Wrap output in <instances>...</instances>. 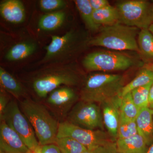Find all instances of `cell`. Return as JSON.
I'll use <instances>...</instances> for the list:
<instances>
[{
  "instance_id": "obj_30",
  "label": "cell",
  "mask_w": 153,
  "mask_h": 153,
  "mask_svg": "<svg viewBox=\"0 0 153 153\" xmlns=\"http://www.w3.org/2000/svg\"><path fill=\"white\" fill-rule=\"evenodd\" d=\"M89 2L93 10H100L111 5L107 0H89Z\"/></svg>"
},
{
  "instance_id": "obj_31",
  "label": "cell",
  "mask_w": 153,
  "mask_h": 153,
  "mask_svg": "<svg viewBox=\"0 0 153 153\" xmlns=\"http://www.w3.org/2000/svg\"><path fill=\"white\" fill-rule=\"evenodd\" d=\"M41 151L42 153H62L55 144L41 146Z\"/></svg>"
},
{
  "instance_id": "obj_28",
  "label": "cell",
  "mask_w": 153,
  "mask_h": 153,
  "mask_svg": "<svg viewBox=\"0 0 153 153\" xmlns=\"http://www.w3.org/2000/svg\"><path fill=\"white\" fill-rule=\"evenodd\" d=\"M40 5L41 10L47 12H52L63 8L66 2L63 0H41Z\"/></svg>"
},
{
  "instance_id": "obj_16",
  "label": "cell",
  "mask_w": 153,
  "mask_h": 153,
  "mask_svg": "<svg viewBox=\"0 0 153 153\" xmlns=\"http://www.w3.org/2000/svg\"><path fill=\"white\" fill-rule=\"evenodd\" d=\"M116 143L120 153H147L149 147L139 134L128 138L117 140Z\"/></svg>"
},
{
  "instance_id": "obj_25",
  "label": "cell",
  "mask_w": 153,
  "mask_h": 153,
  "mask_svg": "<svg viewBox=\"0 0 153 153\" xmlns=\"http://www.w3.org/2000/svg\"><path fill=\"white\" fill-rule=\"evenodd\" d=\"M55 144L62 153H82L87 149L76 140L69 137L57 138Z\"/></svg>"
},
{
  "instance_id": "obj_22",
  "label": "cell",
  "mask_w": 153,
  "mask_h": 153,
  "mask_svg": "<svg viewBox=\"0 0 153 153\" xmlns=\"http://www.w3.org/2000/svg\"><path fill=\"white\" fill-rule=\"evenodd\" d=\"M137 44L141 55L146 60L153 61V35L148 29L140 30Z\"/></svg>"
},
{
  "instance_id": "obj_15",
  "label": "cell",
  "mask_w": 153,
  "mask_h": 153,
  "mask_svg": "<svg viewBox=\"0 0 153 153\" xmlns=\"http://www.w3.org/2000/svg\"><path fill=\"white\" fill-rule=\"evenodd\" d=\"M135 121L138 133L149 147L153 143V111L149 107L140 109Z\"/></svg>"
},
{
  "instance_id": "obj_17",
  "label": "cell",
  "mask_w": 153,
  "mask_h": 153,
  "mask_svg": "<svg viewBox=\"0 0 153 153\" xmlns=\"http://www.w3.org/2000/svg\"><path fill=\"white\" fill-rule=\"evenodd\" d=\"M37 48V45L34 42H21L11 47L6 54L5 58L11 61L23 60L33 55Z\"/></svg>"
},
{
  "instance_id": "obj_1",
  "label": "cell",
  "mask_w": 153,
  "mask_h": 153,
  "mask_svg": "<svg viewBox=\"0 0 153 153\" xmlns=\"http://www.w3.org/2000/svg\"><path fill=\"white\" fill-rule=\"evenodd\" d=\"M82 77L73 63L43 66L33 73L31 83L34 92L40 98L62 85L73 87L81 82Z\"/></svg>"
},
{
  "instance_id": "obj_20",
  "label": "cell",
  "mask_w": 153,
  "mask_h": 153,
  "mask_svg": "<svg viewBox=\"0 0 153 153\" xmlns=\"http://www.w3.org/2000/svg\"><path fill=\"white\" fill-rule=\"evenodd\" d=\"M153 82V71L144 67L133 79L123 88L121 91V96L123 97L136 88L147 85Z\"/></svg>"
},
{
  "instance_id": "obj_36",
  "label": "cell",
  "mask_w": 153,
  "mask_h": 153,
  "mask_svg": "<svg viewBox=\"0 0 153 153\" xmlns=\"http://www.w3.org/2000/svg\"><path fill=\"white\" fill-rule=\"evenodd\" d=\"M31 153H42V151H41V146L38 148L36 151H34V152L31 151Z\"/></svg>"
},
{
  "instance_id": "obj_21",
  "label": "cell",
  "mask_w": 153,
  "mask_h": 153,
  "mask_svg": "<svg viewBox=\"0 0 153 153\" xmlns=\"http://www.w3.org/2000/svg\"><path fill=\"white\" fill-rule=\"evenodd\" d=\"M74 3L88 30L91 32L100 30L101 27L97 25L94 20L93 10L89 0H76Z\"/></svg>"
},
{
  "instance_id": "obj_39",
  "label": "cell",
  "mask_w": 153,
  "mask_h": 153,
  "mask_svg": "<svg viewBox=\"0 0 153 153\" xmlns=\"http://www.w3.org/2000/svg\"><path fill=\"white\" fill-rule=\"evenodd\" d=\"M149 107L153 111V102H152V103H151L150 104H149Z\"/></svg>"
},
{
  "instance_id": "obj_27",
  "label": "cell",
  "mask_w": 153,
  "mask_h": 153,
  "mask_svg": "<svg viewBox=\"0 0 153 153\" xmlns=\"http://www.w3.org/2000/svg\"><path fill=\"white\" fill-rule=\"evenodd\" d=\"M153 82L136 88L131 92L134 102L140 109L149 107L150 89Z\"/></svg>"
},
{
  "instance_id": "obj_11",
  "label": "cell",
  "mask_w": 153,
  "mask_h": 153,
  "mask_svg": "<svg viewBox=\"0 0 153 153\" xmlns=\"http://www.w3.org/2000/svg\"><path fill=\"white\" fill-rule=\"evenodd\" d=\"M48 96L47 104L55 112L61 116L67 115L79 98L74 89L67 86L58 88Z\"/></svg>"
},
{
  "instance_id": "obj_29",
  "label": "cell",
  "mask_w": 153,
  "mask_h": 153,
  "mask_svg": "<svg viewBox=\"0 0 153 153\" xmlns=\"http://www.w3.org/2000/svg\"><path fill=\"white\" fill-rule=\"evenodd\" d=\"M96 153H120L118 151L116 142H111L97 148Z\"/></svg>"
},
{
  "instance_id": "obj_37",
  "label": "cell",
  "mask_w": 153,
  "mask_h": 153,
  "mask_svg": "<svg viewBox=\"0 0 153 153\" xmlns=\"http://www.w3.org/2000/svg\"><path fill=\"white\" fill-rule=\"evenodd\" d=\"M82 153H96V152L94 150L87 149L84 151V152H82Z\"/></svg>"
},
{
  "instance_id": "obj_35",
  "label": "cell",
  "mask_w": 153,
  "mask_h": 153,
  "mask_svg": "<svg viewBox=\"0 0 153 153\" xmlns=\"http://www.w3.org/2000/svg\"><path fill=\"white\" fill-rule=\"evenodd\" d=\"M145 67H146L149 69H150L152 71H153V63H150L146 65Z\"/></svg>"
},
{
  "instance_id": "obj_9",
  "label": "cell",
  "mask_w": 153,
  "mask_h": 153,
  "mask_svg": "<svg viewBox=\"0 0 153 153\" xmlns=\"http://www.w3.org/2000/svg\"><path fill=\"white\" fill-rule=\"evenodd\" d=\"M64 137L72 138L87 149L93 150L108 143L114 142L108 133L104 130L82 128L67 121L59 123L57 138Z\"/></svg>"
},
{
  "instance_id": "obj_13",
  "label": "cell",
  "mask_w": 153,
  "mask_h": 153,
  "mask_svg": "<svg viewBox=\"0 0 153 153\" xmlns=\"http://www.w3.org/2000/svg\"><path fill=\"white\" fill-rule=\"evenodd\" d=\"M0 151L31 153L20 136L3 121L0 125Z\"/></svg>"
},
{
  "instance_id": "obj_40",
  "label": "cell",
  "mask_w": 153,
  "mask_h": 153,
  "mask_svg": "<svg viewBox=\"0 0 153 153\" xmlns=\"http://www.w3.org/2000/svg\"><path fill=\"white\" fill-rule=\"evenodd\" d=\"M0 153H17L8 152H1V151H0Z\"/></svg>"
},
{
  "instance_id": "obj_32",
  "label": "cell",
  "mask_w": 153,
  "mask_h": 153,
  "mask_svg": "<svg viewBox=\"0 0 153 153\" xmlns=\"http://www.w3.org/2000/svg\"><path fill=\"white\" fill-rule=\"evenodd\" d=\"M10 102L7 97L1 91L0 94V117L2 115Z\"/></svg>"
},
{
  "instance_id": "obj_3",
  "label": "cell",
  "mask_w": 153,
  "mask_h": 153,
  "mask_svg": "<svg viewBox=\"0 0 153 153\" xmlns=\"http://www.w3.org/2000/svg\"><path fill=\"white\" fill-rule=\"evenodd\" d=\"M123 75L105 73H92L82 82L79 93L80 100L100 105L120 94L124 86Z\"/></svg>"
},
{
  "instance_id": "obj_12",
  "label": "cell",
  "mask_w": 153,
  "mask_h": 153,
  "mask_svg": "<svg viewBox=\"0 0 153 153\" xmlns=\"http://www.w3.org/2000/svg\"><path fill=\"white\" fill-rule=\"evenodd\" d=\"M120 94L109 99L100 105L107 132L114 142L117 139V131L121 117Z\"/></svg>"
},
{
  "instance_id": "obj_10",
  "label": "cell",
  "mask_w": 153,
  "mask_h": 153,
  "mask_svg": "<svg viewBox=\"0 0 153 153\" xmlns=\"http://www.w3.org/2000/svg\"><path fill=\"white\" fill-rule=\"evenodd\" d=\"M66 121L82 128L104 130L101 107L94 102H77L67 114Z\"/></svg>"
},
{
  "instance_id": "obj_41",
  "label": "cell",
  "mask_w": 153,
  "mask_h": 153,
  "mask_svg": "<svg viewBox=\"0 0 153 153\" xmlns=\"http://www.w3.org/2000/svg\"><path fill=\"white\" fill-rule=\"evenodd\" d=\"M152 19L153 22V6H152Z\"/></svg>"
},
{
  "instance_id": "obj_38",
  "label": "cell",
  "mask_w": 153,
  "mask_h": 153,
  "mask_svg": "<svg viewBox=\"0 0 153 153\" xmlns=\"http://www.w3.org/2000/svg\"><path fill=\"white\" fill-rule=\"evenodd\" d=\"M148 30H149V31L153 35V23L149 26V28H148Z\"/></svg>"
},
{
  "instance_id": "obj_33",
  "label": "cell",
  "mask_w": 153,
  "mask_h": 153,
  "mask_svg": "<svg viewBox=\"0 0 153 153\" xmlns=\"http://www.w3.org/2000/svg\"><path fill=\"white\" fill-rule=\"evenodd\" d=\"M149 102V104L153 102V82L152 84L151 85L150 89Z\"/></svg>"
},
{
  "instance_id": "obj_4",
  "label": "cell",
  "mask_w": 153,
  "mask_h": 153,
  "mask_svg": "<svg viewBox=\"0 0 153 153\" xmlns=\"http://www.w3.org/2000/svg\"><path fill=\"white\" fill-rule=\"evenodd\" d=\"M20 105L22 112L33 126L40 145L55 144L60 123L46 107L30 99L21 101Z\"/></svg>"
},
{
  "instance_id": "obj_18",
  "label": "cell",
  "mask_w": 153,
  "mask_h": 153,
  "mask_svg": "<svg viewBox=\"0 0 153 153\" xmlns=\"http://www.w3.org/2000/svg\"><path fill=\"white\" fill-rule=\"evenodd\" d=\"M93 18L96 24L101 27L119 23L117 9L115 7L111 5L93 10Z\"/></svg>"
},
{
  "instance_id": "obj_8",
  "label": "cell",
  "mask_w": 153,
  "mask_h": 153,
  "mask_svg": "<svg viewBox=\"0 0 153 153\" xmlns=\"http://www.w3.org/2000/svg\"><path fill=\"white\" fill-rule=\"evenodd\" d=\"M0 119L20 136L30 151L34 152L41 146L33 126L16 100L10 101Z\"/></svg>"
},
{
  "instance_id": "obj_19",
  "label": "cell",
  "mask_w": 153,
  "mask_h": 153,
  "mask_svg": "<svg viewBox=\"0 0 153 153\" xmlns=\"http://www.w3.org/2000/svg\"><path fill=\"white\" fill-rule=\"evenodd\" d=\"M0 82L3 88L16 98L25 95V88L22 84L1 67H0Z\"/></svg>"
},
{
  "instance_id": "obj_24",
  "label": "cell",
  "mask_w": 153,
  "mask_h": 153,
  "mask_svg": "<svg viewBox=\"0 0 153 153\" xmlns=\"http://www.w3.org/2000/svg\"><path fill=\"white\" fill-rule=\"evenodd\" d=\"M140 110L134 102L131 92L122 97L121 116L127 119L135 120Z\"/></svg>"
},
{
  "instance_id": "obj_2",
  "label": "cell",
  "mask_w": 153,
  "mask_h": 153,
  "mask_svg": "<svg viewBox=\"0 0 153 153\" xmlns=\"http://www.w3.org/2000/svg\"><path fill=\"white\" fill-rule=\"evenodd\" d=\"M51 43L45 47L46 53L37 64L48 65L67 64L88 46L90 38L85 32L71 29L62 36H52Z\"/></svg>"
},
{
  "instance_id": "obj_14",
  "label": "cell",
  "mask_w": 153,
  "mask_h": 153,
  "mask_svg": "<svg viewBox=\"0 0 153 153\" xmlns=\"http://www.w3.org/2000/svg\"><path fill=\"white\" fill-rule=\"evenodd\" d=\"M0 12L6 21L13 24L22 23L26 16L25 7L19 0H7L2 2Z\"/></svg>"
},
{
  "instance_id": "obj_5",
  "label": "cell",
  "mask_w": 153,
  "mask_h": 153,
  "mask_svg": "<svg viewBox=\"0 0 153 153\" xmlns=\"http://www.w3.org/2000/svg\"><path fill=\"white\" fill-rule=\"evenodd\" d=\"M138 29L120 23L101 27L98 35L90 38L88 46L103 47L117 51L139 52L137 40L139 33Z\"/></svg>"
},
{
  "instance_id": "obj_34",
  "label": "cell",
  "mask_w": 153,
  "mask_h": 153,
  "mask_svg": "<svg viewBox=\"0 0 153 153\" xmlns=\"http://www.w3.org/2000/svg\"><path fill=\"white\" fill-rule=\"evenodd\" d=\"M147 153H153V143L149 147Z\"/></svg>"
},
{
  "instance_id": "obj_6",
  "label": "cell",
  "mask_w": 153,
  "mask_h": 153,
  "mask_svg": "<svg viewBox=\"0 0 153 153\" xmlns=\"http://www.w3.org/2000/svg\"><path fill=\"white\" fill-rule=\"evenodd\" d=\"M153 3L146 0L118 1L115 7L119 23L139 29H148L152 24Z\"/></svg>"
},
{
  "instance_id": "obj_7",
  "label": "cell",
  "mask_w": 153,
  "mask_h": 153,
  "mask_svg": "<svg viewBox=\"0 0 153 153\" xmlns=\"http://www.w3.org/2000/svg\"><path fill=\"white\" fill-rule=\"evenodd\" d=\"M89 72L124 71L133 66L134 60L127 55L110 51H100L88 54L82 61Z\"/></svg>"
},
{
  "instance_id": "obj_23",
  "label": "cell",
  "mask_w": 153,
  "mask_h": 153,
  "mask_svg": "<svg viewBox=\"0 0 153 153\" xmlns=\"http://www.w3.org/2000/svg\"><path fill=\"white\" fill-rule=\"evenodd\" d=\"M66 14L62 11L49 13L44 15L39 20L38 26L41 30L52 31L58 29L65 21Z\"/></svg>"
},
{
  "instance_id": "obj_26",
  "label": "cell",
  "mask_w": 153,
  "mask_h": 153,
  "mask_svg": "<svg viewBox=\"0 0 153 153\" xmlns=\"http://www.w3.org/2000/svg\"><path fill=\"white\" fill-rule=\"evenodd\" d=\"M137 134L135 120L127 119L121 116L118 128L117 140L128 138Z\"/></svg>"
}]
</instances>
